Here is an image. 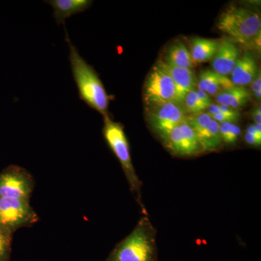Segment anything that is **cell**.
I'll return each instance as SVG.
<instances>
[{"label": "cell", "instance_id": "1", "mask_svg": "<svg viewBox=\"0 0 261 261\" xmlns=\"http://www.w3.org/2000/svg\"><path fill=\"white\" fill-rule=\"evenodd\" d=\"M65 40L69 47L70 68L81 100L104 117L108 116L110 97L102 81L93 67L81 56L80 51L70 42L67 32Z\"/></svg>", "mask_w": 261, "mask_h": 261}, {"label": "cell", "instance_id": "2", "mask_svg": "<svg viewBox=\"0 0 261 261\" xmlns=\"http://www.w3.org/2000/svg\"><path fill=\"white\" fill-rule=\"evenodd\" d=\"M218 29L247 47H260V15L241 7L230 6L221 13Z\"/></svg>", "mask_w": 261, "mask_h": 261}, {"label": "cell", "instance_id": "3", "mask_svg": "<svg viewBox=\"0 0 261 261\" xmlns=\"http://www.w3.org/2000/svg\"><path fill=\"white\" fill-rule=\"evenodd\" d=\"M154 230L142 219L111 254L108 261H154Z\"/></svg>", "mask_w": 261, "mask_h": 261}, {"label": "cell", "instance_id": "4", "mask_svg": "<svg viewBox=\"0 0 261 261\" xmlns=\"http://www.w3.org/2000/svg\"><path fill=\"white\" fill-rule=\"evenodd\" d=\"M104 118L102 132L105 140L121 163L123 172L126 175L132 191L140 196L141 182L136 174L132 164L129 145L124 128L121 123L113 121L109 116Z\"/></svg>", "mask_w": 261, "mask_h": 261}, {"label": "cell", "instance_id": "5", "mask_svg": "<svg viewBox=\"0 0 261 261\" xmlns=\"http://www.w3.org/2000/svg\"><path fill=\"white\" fill-rule=\"evenodd\" d=\"M144 99L147 106L177 102L176 87L163 61H159L151 71L144 86Z\"/></svg>", "mask_w": 261, "mask_h": 261}, {"label": "cell", "instance_id": "6", "mask_svg": "<svg viewBox=\"0 0 261 261\" xmlns=\"http://www.w3.org/2000/svg\"><path fill=\"white\" fill-rule=\"evenodd\" d=\"M146 115L149 126L164 142L170 132L185 121L187 116L181 105L176 102L149 106Z\"/></svg>", "mask_w": 261, "mask_h": 261}, {"label": "cell", "instance_id": "7", "mask_svg": "<svg viewBox=\"0 0 261 261\" xmlns=\"http://www.w3.org/2000/svg\"><path fill=\"white\" fill-rule=\"evenodd\" d=\"M39 216L30 201L0 197V225L14 233L37 222Z\"/></svg>", "mask_w": 261, "mask_h": 261}, {"label": "cell", "instance_id": "8", "mask_svg": "<svg viewBox=\"0 0 261 261\" xmlns=\"http://www.w3.org/2000/svg\"><path fill=\"white\" fill-rule=\"evenodd\" d=\"M34 181L25 168L10 166L0 173V197L30 201Z\"/></svg>", "mask_w": 261, "mask_h": 261}, {"label": "cell", "instance_id": "9", "mask_svg": "<svg viewBox=\"0 0 261 261\" xmlns=\"http://www.w3.org/2000/svg\"><path fill=\"white\" fill-rule=\"evenodd\" d=\"M186 121L195 130L200 141L202 151L214 152L222 146L220 135L219 123L207 113L187 115Z\"/></svg>", "mask_w": 261, "mask_h": 261}, {"label": "cell", "instance_id": "10", "mask_svg": "<svg viewBox=\"0 0 261 261\" xmlns=\"http://www.w3.org/2000/svg\"><path fill=\"white\" fill-rule=\"evenodd\" d=\"M165 143L177 155L192 156L203 152L198 137L186 119L170 132Z\"/></svg>", "mask_w": 261, "mask_h": 261}, {"label": "cell", "instance_id": "11", "mask_svg": "<svg viewBox=\"0 0 261 261\" xmlns=\"http://www.w3.org/2000/svg\"><path fill=\"white\" fill-rule=\"evenodd\" d=\"M240 58V51L234 43L228 39L220 40L219 47L212 61V69L218 74L228 76L231 74Z\"/></svg>", "mask_w": 261, "mask_h": 261}, {"label": "cell", "instance_id": "12", "mask_svg": "<svg viewBox=\"0 0 261 261\" xmlns=\"http://www.w3.org/2000/svg\"><path fill=\"white\" fill-rule=\"evenodd\" d=\"M256 60L251 53H246L240 57L231 73V83L238 87L250 85L258 73Z\"/></svg>", "mask_w": 261, "mask_h": 261}, {"label": "cell", "instance_id": "13", "mask_svg": "<svg viewBox=\"0 0 261 261\" xmlns=\"http://www.w3.org/2000/svg\"><path fill=\"white\" fill-rule=\"evenodd\" d=\"M163 63L176 87L177 102L182 106L186 94L196 88L197 86V80L195 73L192 69L174 66L164 61Z\"/></svg>", "mask_w": 261, "mask_h": 261}, {"label": "cell", "instance_id": "14", "mask_svg": "<svg viewBox=\"0 0 261 261\" xmlns=\"http://www.w3.org/2000/svg\"><path fill=\"white\" fill-rule=\"evenodd\" d=\"M50 5L54 11L55 19L58 25H65V20L73 15L82 13L92 6L91 0H49L44 1Z\"/></svg>", "mask_w": 261, "mask_h": 261}, {"label": "cell", "instance_id": "15", "mask_svg": "<svg viewBox=\"0 0 261 261\" xmlns=\"http://www.w3.org/2000/svg\"><path fill=\"white\" fill-rule=\"evenodd\" d=\"M197 80V89L206 92L210 97H215L233 86L228 76L218 74L211 69L202 70Z\"/></svg>", "mask_w": 261, "mask_h": 261}, {"label": "cell", "instance_id": "16", "mask_svg": "<svg viewBox=\"0 0 261 261\" xmlns=\"http://www.w3.org/2000/svg\"><path fill=\"white\" fill-rule=\"evenodd\" d=\"M217 104L238 111L251 99V92L244 87L233 85L215 97Z\"/></svg>", "mask_w": 261, "mask_h": 261}, {"label": "cell", "instance_id": "17", "mask_svg": "<svg viewBox=\"0 0 261 261\" xmlns=\"http://www.w3.org/2000/svg\"><path fill=\"white\" fill-rule=\"evenodd\" d=\"M220 40L196 38L192 41L190 54L194 65L201 64L211 61L214 58Z\"/></svg>", "mask_w": 261, "mask_h": 261}, {"label": "cell", "instance_id": "18", "mask_svg": "<svg viewBox=\"0 0 261 261\" xmlns=\"http://www.w3.org/2000/svg\"><path fill=\"white\" fill-rule=\"evenodd\" d=\"M164 62L174 66L188 69H192L195 66L190 50L181 42L175 43L168 48Z\"/></svg>", "mask_w": 261, "mask_h": 261}, {"label": "cell", "instance_id": "19", "mask_svg": "<svg viewBox=\"0 0 261 261\" xmlns=\"http://www.w3.org/2000/svg\"><path fill=\"white\" fill-rule=\"evenodd\" d=\"M182 107L187 115H196L204 113L207 109V106L201 102L196 93V88L188 92L184 99Z\"/></svg>", "mask_w": 261, "mask_h": 261}, {"label": "cell", "instance_id": "20", "mask_svg": "<svg viewBox=\"0 0 261 261\" xmlns=\"http://www.w3.org/2000/svg\"><path fill=\"white\" fill-rule=\"evenodd\" d=\"M219 130L222 143L227 145H235L241 132L240 126L229 122L219 123Z\"/></svg>", "mask_w": 261, "mask_h": 261}, {"label": "cell", "instance_id": "21", "mask_svg": "<svg viewBox=\"0 0 261 261\" xmlns=\"http://www.w3.org/2000/svg\"><path fill=\"white\" fill-rule=\"evenodd\" d=\"M13 232L0 225V261H10Z\"/></svg>", "mask_w": 261, "mask_h": 261}, {"label": "cell", "instance_id": "22", "mask_svg": "<svg viewBox=\"0 0 261 261\" xmlns=\"http://www.w3.org/2000/svg\"><path fill=\"white\" fill-rule=\"evenodd\" d=\"M250 85L254 98L256 99L257 102H260L261 98V74L260 70H259L255 80L252 81Z\"/></svg>", "mask_w": 261, "mask_h": 261}, {"label": "cell", "instance_id": "23", "mask_svg": "<svg viewBox=\"0 0 261 261\" xmlns=\"http://www.w3.org/2000/svg\"><path fill=\"white\" fill-rule=\"evenodd\" d=\"M244 139L248 145L254 146V147H260L261 145V139L257 138L248 132H245Z\"/></svg>", "mask_w": 261, "mask_h": 261}, {"label": "cell", "instance_id": "24", "mask_svg": "<svg viewBox=\"0 0 261 261\" xmlns=\"http://www.w3.org/2000/svg\"><path fill=\"white\" fill-rule=\"evenodd\" d=\"M196 93H197V97L200 99L201 102L205 104L207 108L212 104V99L206 92H202L200 89H196Z\"/></svg>", "mask_w": 261, "mask_h": 261}, {"label": "cell", "instance_id": "25", "mask_svg": "<svg viewBox=\"0 0 261 261\" xmlns=\"http://www.w3.org/2000/svg\"><path fill=\"white\" fill-rule=\"evenodd\" d=\"M252 118L255 124H261V108L260 105H257L251 113Z\"/></svg>", "mask_w": 261, "mask_h": 261}]
</instances>
